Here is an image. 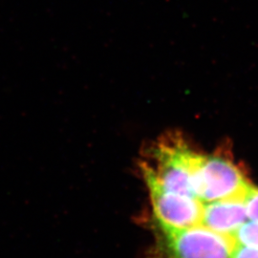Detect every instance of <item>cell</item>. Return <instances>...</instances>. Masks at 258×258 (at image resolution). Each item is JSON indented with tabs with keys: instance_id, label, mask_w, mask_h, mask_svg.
Segmentation results:
<instances>
[{
	"instance_id": "6da1fadb",
	"label": "cell",
	"mask_w": 258,
	"mask_h": 258,
	"mask_svg": "<svg viewBox=\"0 0 258 258\" xmlns=\"http://www.w3.org/2000/svg\"><path fill=\"white\" fill-rule=\"evenodd\" d=\"M250 186L239 167L222 155L197 153L192 173L194 196L202 203L243 198Z\"/></svg>"
},
{
	"instance_id": "7a4b0ae2",
	"label": "cell",
	"mask_w": 258,
	"mask_h": 258,
	"mask_svg": "<svg viewBox=\"0 0 258 258\" xmlns=\"http://www.w3.org/2000/svg\"><path fill=\"white\" fill-rule=\"evenodd\" d=\"M159 246L166 258H231L233 238L202 225L184 229L157 227Z\"/></svg>"
},
{
	"instance_id": "3957f363",
	"label": "cell",
	"mask_w": 258,
	"mask_h": 258,
	"mask_svg": "<svg viewBox=\"0 0 258 258\" xmlns=\"http://www.w3.org/2000/svg\"><path fill=\"white\" fill-rule=\"evenodd\" d=\"M154 225L166 229H184L200 225L203 203L196 198L148 187Z\"/></svg>"
},
{
	"instance_id": "277c9868",
	"label": "cell",
	"mask_w": 258,
	"mask_h": 258,
	"mask_svg": "<svg viewBox=\"0 0 258 258\" xmlns=\"http://www.w3.org/2000/svg\"><path fill=\"white\" fill-rule=\"evenodd\" d=\"M246 220L243 198H229L204 203L200 225L232 238Z\"/></svg>"
},
{
	"instance_id": "5b68a950",
	"label": "cell",
	"mask_w": 258,
	"mask_h": 258,
	"mask_svg": "<svg viewBox=\"0 0 258 258\" xmlns=\"http://www.w3.org/2000/svg\"><path fill=\"white\" fill-rule=\"evenodd\" d=\"M232 238L237 244L258 249V222H245L235 231Z\"/></svg>"
},
{
	"instance_id": "8992f818",
	"label": "cell",
	"mask_w": 258,
	"mask_h": 258,
	"mask_svg": "<svg viewBox=\"0 0 258 258\" xmlns=\"http://www.w3.org/2000/svg\"><path fill=\"white\" fill-rule=\"evenodd\" d=\"M247 217L250 221L258 222V188L250 185L243 196Z\"/></svg>"
},
{
	"instance_id": "52a82bcc",
	"label": "cell",
	"mask_w": 258,
	"mask_h": 258,
	"mask_svg": "<svg viewBox=\"0 0 258 258\" xmlns=\"http://www.w3.org/2000/svg\"><path fill=\"white\" fill-rule=\"evenodd\" d=\"M231 258H258V249L235 243L231 251Z\"/></svg>"
}]
</instances>
